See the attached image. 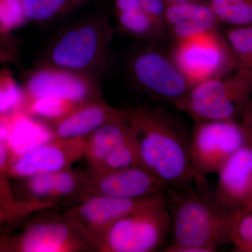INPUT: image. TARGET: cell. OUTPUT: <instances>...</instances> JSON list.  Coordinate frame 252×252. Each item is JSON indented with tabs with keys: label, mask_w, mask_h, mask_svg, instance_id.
<instances>
[{
	"label": "cell",
	"mask_w": 252,
	"mask_h": 252,
	"mask_svg": "<svg viewBox=\"0 0 252 252\" xmlns=\"http://www.w3.org/2000/svg\"><path fill=\"white\" fill-rule=\"evenodd\" d=\"M167 1H206V0H167Z\"/></svg>",
	"instance_id": "36"
},
{
	"label": "cell",
	"mask_w": 252,
	"mask_h": 252,
	"mask_svg": "<svg viewBox=\"0 0 252 252\" xmlns=\"http://www.w3.org/2000/svg\"><path fill=\"white\" fill-rule=\"evenodd\" d=\"M214 193L219 203L237 214L252 195V139L220 167Z\"/></svg>",
	"instance_id": "15"
},
{
	"label": "cell",
	"mask_w": 252,
	"mask_h": 252,
	"mask_svg": "<svg viewBox=\"0 0 252 252\" xmlns=\"http://www.w3.org/2000/svg\"><path fill=\"white\" fill-rule=\"evenodd\" d=\"M127 118L107 123L87 137L84 158L89 175L140 165Z\"/></svg>",
	"instance_id": "9"
},
{
	"label": "cell",
	"mask_w": 252,
	"mask_h": 252,
	"mask_svg": "<svg viewBox=\"0 0 252 252\" xmlns=\"http://www.w3.org/2000/svg\"><path fill=\"white\" fill-rule=\"evenodd\" d=\"M223 36L237 66L252 69V25L231 27Z\"/></svg>",
	"instance_id": "24"
},
{
	"label": "cell",
	"mask_w": 252,
	"mask_h": 252,
	"mask_svg": "<svg viewBox=\"0 0 252 252\" xmlns=\"http://www.w3.org/2000/svg\"><path fill=\"white\" fill-rule=\"evenodd\" d=\"M164 200L171 219L169 245L212 252L230 243L236 214L219 203L206 177L185 188L167 187Z\"/></svg>",
	"instance_id": "2"
},
{
	"label": "cell",
	"mask_w": 252,
	"mask_h": 252,
	"mask_svg": "<svg viewBox=\"0 0 252 252\" xmlns=\"http://www.w3.org/2000/svg\"><path fill=\"white\" fill-rule=\"evenodd\" d=\"M25 212L23 210L18 209L9 208V207H1L0 208V223L6 220L8 217L15 216L18 213Z\"/></svg>",
	"instance_id": "34"
},
{
	"label": "cell",
	"mask_w": 252,
	"mask_h": 252,
	"mask_svg": "<svg viewBox=\"0 0 252 252\" xmlns=\"http://www.w3.org/2000/svg\"><path fill=\"white\" fill-rule=\"evenodd\" d=\"M158 195L139 200L89 195L68 211L65 217L97 250V245L114 222L144 206Z\"/></svg>",
	"instance_id": "11"
},
{
	"label": "cell",
	"mask_w": 252,
	"mask_h": 252,
	"mask_svg": "<svg viewBox=\"0 0 252 252\" xmlns=\"http://www.w3.org/2000/svg\"><path fill=\"white\" fill-rule=\"evenodd\" d=\"M118 26L127 35L149 40L161 35L165 28L160 27L142 9L115 14Z\"/></svg>",
	"instance_id": "21"
},
{
	"label": "cell",
	"mask_w": 252,
	"mask_h": 252,
	"mask_svg": "<svg viewBox=\"0 0 252 252\" xmlns=\"http://www.w3.org/2000/svg\"><path fill=\"white\" fill-rule=\"evenodd\" d=\"M171 234V219L164 193L121 217L97 245L103 252H153L163 250Z\"/></svg>",
	"instance_id": "5"
},
{
	"label": "cell",
	"mask_w": 252,
	"mask_h": 252,
	"mask_svg": "<svg viewBox=\"0 0 252 252\" xmlns=\"http://www.w3.org/2000/svg\"><path fill=\"white\" fill-rule=\"evenodd\" d=\"M165 23L175 41L217 31L220 23L207 1H167Z\"/></svg>",
	"instance_id": "18"
},
{
	"label": "cell",
	"mask_w": 252,
	"mask_h": 252,
	"mask_svg": "<svg viewBox=\"0 0 252 252\" xmlns=\"http://www.w3.org/2000/svg\"><path fill=\"white\" fill-rule=\"evenodd\" d=\"M81 103L59 97H39L26 100L24 110L32 117L52 124L67 116Z\"/></svg>",
	"instance_id": "23"
},
{
	"label": "cell",
	"mask_w": 252,
	"mask_h": 252,
	"mask_svg": "<svg viewBox=\"0 0 252 252\" xmlns=\"http://www.w3.org/2000/svg\"><path fill=\"white\" fill-rule=\"evenodd\" d=\"M230 244L234 246L235 252H252V212L236 214Z\"/></svg>",
	"instance_id": "27"
},
{
	"label": "cell",
	"mask_w": 252,
	"mask_h": 252,
	"mask_svg": "<svg viewBox=\"0 0 252 252\" xmlns=\"http://www.w3.org/2000/svg\"><path fill=\"white\" fill-rule=\"evenodd\" d=\"M252 139V131L237 121L194 123L190 144L194 170L199 177L217 173Z\"/></svg>",
	"instance_id": "7"
},
{
	"label": "cell",
	"mask_w": 252,
	"mask_h": 252,
	"mask_svg": "<svg viewBox=\"0 0 252 252\" xmlns=\"http://www.w3.org/2000/svg\"><path fill=\"white\" fill-rule=\"evenodd\" d=\"M89 176L91 181L89 195L139 200L163 194L167 188L141 165Z\"/></svg>",
	"instance_id": "14"
},
{
	"label": "cell",
	"mask_w": 252,
	"mask_h": 252,
	"mask_svg": "<svg viewBox=\"0 0 252 252\" xmlns=\"http://www.w3.org/2000/svg\"><path fill=\"white\" fill-rule=\"evenodd\" d=\"M112 38L108 13L96 10L52 36L41 51L38 64L56 66L100 79L112 63Z\"/></svg>",
	"instance_id": "3"
},
{
	"label": "cell",
	"mask_w": 252,
	"mask_h": 252,
	"mask_svg": "<svg viewBox=\"0 0 252 252\" xmlns=\"http://www.w3.org/2000/svg\"><path fill=\"white\" fill-rule=\"evenodd\" d=\"M240 213H252V195L251 198L249 199L247 203L245 204V206L243 207V210L239 212Z\"/></svg>",
	"instance_id": "35"
},
{
	"label": "cell",
	"mask_w": 252,
	"mask_h": 252,
	"mask_svg": "<svg viewBox=\"0 0 252 252\" xmlns=\"http://www.w3.org/2000/svg\"><path fill=\"white\" fill-rule=\"evenodd\" d=\"M170 55L192 86L238 67L224 36L217 30L175 41Z\"/></svg>",
	"instance_id": "8"
},
{
	"label": "cell",
	"mask_w": 252,
	"mask_h": 252,
	"mask_svg": "<svg viewBox=\"0 0 252 252\" xmlns=\"http://www.w3.org/2000/svg\"><path fill=\"white\" fill-rule=\"evenodd\" d=\"M1 36H2V35H1Z\"/></svg>",
	"instance_id": "37"
},
{
	"label": "cell",
	"mask_w": 252,
	"mask_h": 252,
	"mask_svg": "<svg viewBox=\"0 0 252 252\" xmlns=\"http://www.w3.org/2000/svg\"><path fill=\"white\" fill-rule=\"evenodd\" d=\"M127 121L141 166L164 185L185 188L203 177L192 165L191 131L175 113L162 106H135L127 109Z\"/></svg>",
	"instance_id": "1"
},
{
	"label": "cell",
	"mask_w": 252,
	"mask_h": 252,
	"mask_svg": "<svg viewBox=\"0 0 252 252\" xmlns=\"http://www.w3.org/2000/svg\"><path fill=\"white\" fill-rule=\"evenodd\" d=\"M26 94L23 88L9 70L0 71V117L24 110Z\"/></svg>",
	"instance_id": "25"
},
{
	"label": "cell",
	"mask_w": 252,
	"mask_h": 252,
	"mask_svg": "<svg viewBox=\"0 0 252 252\" xmlns=\"http://www.w3.org/2000/svg\"><path fill=\"white\" fill-rule=\"evenodd\" d=\"M167 4V0H141V9L143 10L154 22L166 30L165 14Z\"/></svg>",
	"instance_id": "29"
},
{
	"label": "cell",
	"mask_w": 252,
	"mask_h": 252,
	"mask_svg": "<svg viewBox=\"0 0 252 252\" xmlns=\"http://www.w3.org/2000/svg\"><path fill=\"white\" fill-rule=\"evenodd\" d=\"M15 51L9 43L5 39V36L0 35V64L11 62L16 58Z\"/></svg>",
	"instance_id": "30"
},
{
	"label": "cell",
	"mask_w": 252,
	"mask_h": 252,
	"mask_svg": "<svg viewBox=\"0 0 252 252\" xmlns=\"http://www.w3.org/2000/svg\"><path fill=\"white\" fill-rule=\"evenodd\" d=\"M10 165V155L6 144L0 142V197L3 199L6 205L12 206L16 205V202L11 198L9 188L6 185L4 175L9 173Z\"/></svg>",
	"instance_id": "28"
},
{
	"label": "cell",
	"mask_w": 252,
	"mask_h": 252,
	"mask_svg": "<svg viewBox=\"0 0 252 252\" xmlns=\"http://www.w3.org/2000/svg\"><path fill=\"white\" fill-rule=\"evenodd\" d=\"M27 202L45 210L59 200L83 199L89 196L91 181L88 173L72 168L41 174L25 179Z\"/></svg>",
	"instance_id": "16"
},
{
	"label": "cell",
	"mask_w": 252,
	"mask_h": 252,
	"mask_svg": "<svg viewBox=\"0 0 252 252\" xmlns=\"http://www.w3.org/2000/svg\"><path fill=\"white\" fill-rule=\"evenodd\" d=\"M242 123L252 132V95L246 110L242 117Z\"/></svg>",
	"instance_id": "33"
},
{
	"label": "cell",
	"mask_w": 252,
	"mask_h": 252,
	"mask_svg": "<svg viewBox=\"0 0 252 252\" xmlns=\"http://www.w3.org/2000/svg\"><path fill=\"white\" fill-rule=\"evenodd\" d=\"M127 69L139 89L154 98L175 106L193 86L177 67L171 55L153 46L135 49L129 58Z\"/></svg>",
	"instance_id": "6"
},
{
	"label": "cell",
	"mask_w": 252,
	"mask_h": 252,
	"mask_svg": "<svg viewBox=\"0 0 252 252\" xmlns=\"http://www.w3.org/2000/svg\"><path fill=\"white\" fill-rule=\"evenodd\" d=\"M14 250L21 252H79L94 248L64 216L39 220L29 225L16 240Z\"/></svg>",
	"instance_id": "12"
},
{
	"label": "cell",
	"mask_w": 252,
	"mask_h": 252,
	"mask_svg": "<svg viewBox=\"0 0 252 252\" xmlns=\"http://www.w3.org/2000/svg\"><path fill=\"white\" fill-rule=\"evenodd\" d=\"M10 132V114L0 117V142L6 144Z\"/></svg>",
	"instance_id": "32"
},
{
	"label": "cell",
	"mask_w": 252,
	"mask_h": 252,
	"mask_svg": "<svg viewBox=\"0 0 252 252\" xmlns=\"http://www.w3.org/2000/svg\"><path fill=\"white\" fill-rule=\"evenodd\" d=\"M94 0H22L28 21L44 24L84 7Z\"/></svg>",
	"instance_id": "20"
},
{
	"label": "cell",
	"mask_w": 252,
	"mask_h": 252,
	"mask_svg": "<svg viewBox=\"0 0 252 252\" xmlns=\"http://www.w3.org/2000/svg\"><path fill=\"white\" fill-rule=\"evenodd\" d=\"M87 137L55 139L39 146L13 160L9 175L26 179L71 168L73 164L84 158Z\"/></svg>",
	"instance_id": "13"
},
{
	"label": "cell",
	"mask_w": 252,
	"mask_h": 252,
	"mask_svg": "<svg viewBox=\"0 0 252 252\" xmlns=\"http://www.w3.org/2000/svg\"><path fill=\"white\" fill-rule=\"evenodd\" d=\"M28 21L22 0H0V35H7Z\"/></svg>",
	"instance_id": "26"
},
{
	"label": "cell",
	"mask_w": 252,
	"mask_h": 252,
	"mask_svg": "<svg viewBox=\"0 0 252 252\" xmlns=\"http://www.w3.org/2000/svg\"><path fill=\"white\" fill-rule=\"evenodd\" d=\"M55 139L57 138L49 123L32 117L25 110L10 114V132L6 144L10 162Z\"/></svg>",
	"instance_id": "19"
},
{
	"label": "cell",
	"mask_w": 252,
	"mask_h": 252,
	"mask_svg": "<svg viewBox=\"0 0 252 252\" xmlns=\"http://www.w3.org/2000/svg\"><path fill=\"white\" fill-rule=\"evenodd\" d=\"M219 22L231 27L252 25V0H206Z\"/></svg>",
	"instance_id": "22"
},
{
	"label": "cell",
	"mask_w": 252,
	"mask_h": 252,
	"mask_svg": "<svg viewBox=\"0 0 252 252\" xmlns=\"http://www.w3.org/2000/svg\"><path fill=\"white\" fill-rule=\"evenodd\" d=\"M23 90L26 101L46 97L77 102L104 99L100 79L48 64H37L28 74Z\"/></svg>",
	"instance_id": "10"
},
{
	"label": "cell",
	"mask_w": 252,
	"mask_h": 252,
	"mask_svg": "<svg viewBox=\"0 0 252 252\" xmlns=\"http://www.w3.org/2000/svg\"><path fill=\"white\" fill-rule=\"evenodd\" d=\"M127 109H117L104 99L81 102L74 110L51 124L57 139L89 137L107 123L127 117Z\"/></svg>",
	"instance_id": "17"
},
{
	"label": "cell",
	"mask_w": 252,
	"mask_h": 252,
	"mask_svg": "<svg viewBox=\"0 0 252 252\" xmlns=\"http://www.w3.org/2000/svg\"><path fill=\"white\" fill-rule=\"evenodd\" d=\"M252 95V69L230 72L195 84L175 106L194 123L237 121L243 117Z\"/></svg>",
	"instance_id": "4"
},
{
	"label": "cell",
	"mask_w": 252,
	"mask_h": 252,
	"mask_svg": "<svg viewBox=\"0 0 252 252\" xmlns=\"http://www.w3.org/2000/svg\"><path fill=\"white\" fill-rule=\"evenodd\" d=\"M141 0H114L115 14L140 9Z\"/></svg>",
	"instance_id": "31"
}]
</instances>
